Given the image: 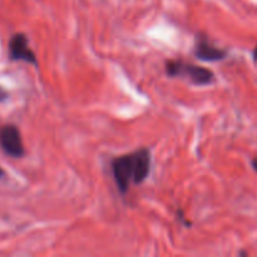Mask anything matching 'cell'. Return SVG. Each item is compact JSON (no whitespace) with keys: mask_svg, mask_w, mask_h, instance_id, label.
Wrapping results in <instances>:
<instances>
[{"mask_svg":"<svg viewBox=\"0 0 257 257\" xmlns=\"http://www.w3.org/2000/svg\"><path fill=\"white\" fill-rule=\"evenodd\" d=\"M113 177L120 193H127L130 186L141 185L147 180L151 171V153L141 148L128 155L120 156L112 162Z\"/></svg>","mask_w":257,"mask_h":257,"instance_id":"cell-1","label":"cell"},{"mask_svg":"<svg viewBox=\"0 0 257 257\" xmlns=\"http://www.w3.org/2000/svg\"><path fill=\"white\" fill-rule=\"evenodd\" d=\"M166 73L171 78H187L192 84L196 85H207L215 79L212 70L192 64V63L183 62L181 59L168 60L166 63Z\"/></svg>","mask_w":257,"mask_h":257,"instance_id":"cell-2","label":"cell"},{"mask_svg":"<svg viewBox=\"0 0 257 257\" xmlns=\"http://www.w3.org/2000/svg\"><path fill=\"white\" fill-rule=\"evenodd\" d=\"M0 147L13 158H20L24 156L25 151L22 136L14 124H5L0 128Z\"/></svg>","mask_w":257,"mask_h":257,"instance_id":"cell-3","label":"cell"},{"mask_svg":"<svg viewBox=\"0 0 257 257\" xmlns=\"http://www.w3.org/2000/svg\"><path fill=\"white\" fill-rule=\"evenodd\" d=\"M9 55L12 60H22L37 67L38 60L34 52L29 48L27 35L23 33H17L12 37L9 42Z\"/></svg>","mask_w":257,"mask_h":257,"instance_id":"cell-4","label":"cell"},{"mask_svg":"<svg viewBox=\"0 0 257 257\" xmlns=\"http://www.w3.org/2000/svg\"><path fill=\"white\" fill-rule=\"evenodd\" d=\"M195 55L196 58L203 60V62H217V60L225 59L227 53H226V50L216 48L206 38H200L196 43Z\"/></svg>","mask_w":257,"mask_h":257,"instance_id":"cell-5","label":"cell"},{"mask_svg":"<svg viewBox=\"0 0 257 257\" xmlns=\"http://www.w3.org/2000/svg\"><path fill=\"white\" fill-rule=\"evenodd\" d=\"M8 97H9V94H8L7 90H5L3 87H0V103L4 102V100H7Z\"/></svg>","mask_w":257,"mask_h":257,"instance_id":"cell-6","label":"cell"},{"mask_svg":"<svg viewBox=\"0 0 257 257\" xmlns=\"http://www.w3.org/2000/svg\"><path fill=\"white\" fill-rule=\"evenodd\" d=\"M252 166H253V168H255V171L257 172V157L252 161Z\"/></svg>","mask_w":257,"mask_h":257,"instance_id":"cell-7","label":"cell"},{"mask_svg":"<svg viewBox=\"0 0 257 257\" xmlns=\"http://www.w3.org/2000/svg\"><path fill=\"white\" fill-rule=\"evenodd\" d=\"M253 58H255V60H257V47L255 48V50H253Z\"/></svg>","mask_w":257,"mask_h":257,"instance_id":"cell-8","label":"cell"},{"mask_svg":"<svg viewBox=\"0 0 257 257\" xmlns=\"http://www.w3.org/2000/svg\"><path fill=\"white\" fill-rule=\"evenodd\" d=\"M3 175H4V172H3V170H2V168H0V177H2Z\"/></svg>","mask_w":257,"mask_h":257,"instance_id":"cell-9","label":"cell"}]
</instances>
